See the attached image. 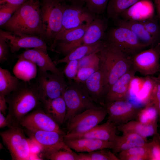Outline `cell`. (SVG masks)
Listing matches in <instances>:
<instances>
[{"mask_svg": "<svg viewBox=\"0 0 160 160\" xmlns=\"http://www.w3.org/2000/svg\"><path fill=\"white\" fill-rule=\"evenodd\" d=\"M145 146L148 160H160V141L158 135L154 136L152 140L147 142Z\"/></svg>", "mask_w": 160, "mask_h": 160, "instance_id": "74e56055", "label": "cell"}, {"mask_svg": "<svg viewBox=\"0 0 160 160\" xmlns=\"http://www.w3.org/2000/svg\"><path fill=\"white\" fill-rule=\"evenodd\" d=\"M41 4L38 0H30L21 6L1 27L8 31L35 35L43 39Z\"/></svg>", "mask_w": 160, "mask_h": 160, "instance_id": "7a4b0ae2", "label": "cell"}, {"mask_svg": "<svg viewBox=\"0 0 160 160\" xmlns=\"http://www.w3.org/2000/svg\"><path fill=\"white\" fill-rule=\"evenodd\" d=\"M154 14V7L150 0H143L121 13L119 19L140 22L153 18Z\"/></svg>", "mask_w": 160, "mask_h": 160, "instance_id": "44dd1931", "label": "cell"}, {"mask_svg": "<svg viewBox=\"0 0 160 160\" xmlns=\"http://www.w3.org/2000/svg\"><path fill=\"white\" fill-rule=\"evenodd\" d=\"M90 23L84 24L66 30L57 36L52 42L51 49L65 56L82 45V39Z\"/></svg>", "mask_w": 160, "mask_h": 160, "instance_id": "7c38bea8", "label": "cell"}, {"mask_svg": "<svg viewBox=\"0 0 160 160\" xmlns=\"http://www.w3.org/2000/svg\"><path fill=\"white\" fill-rule=\"evenodd\" d=\"M159 119L158 111L153 104L150 103L140 108L136 120L145 124L157 123Z\"/></svg>", "mask_w": 160, "mask_h": 160, "instance_id": "d6a6232c", "label": "cell"}, {"mask_svg": "<svg viewBox=\"0 0 160 160\" xmlns=\"http://www.w3.org/2000/svg\"><path fill=\"white\" fill-rule=\"evenodd\" d=\"M20 6L8 3L0 5V26H1L9 20Z\"/></svg>", "mask_w": 160, "mask_h": 160, "instance_id": "ab89813d", "label": "cell"}, {"mask_svg": "<svg viewBox=\"0 0 160 160\" xmlns=\"http://www.w3.org/2000/svg\"><path fill=\"white\" fill-rule=\"evenodd\" d=\"M143 0H109L106 10L108 17L117 20L120 14L137 3Z\"/></svg>", "mask_w": 160, "mask_h": 160, "instance_id": "1f68e13d", "label": "cell"}, {"mask_svg": "<svg viewBox=\"0 0 160 160\" xmlns=\"http://www.w3.org/2000/svg\"><path fill=\"white\" fill-rule=\"evenodd\" d=\"M78 3L96 15H100L106 10L109 0H78Z\"/></svg>", "mask_w": 160, "mask_h": 160, "instance_id": "d590c367", "label": "cell"}, {"mask_svg": "<svg viewBox=\"0 0 160 160\" xmlns=\"http://www.w3.org/2000/svg\"><path fill=\"white\" fill-rule=\"evenodd\" d=\"M80 84L94 102L104 107L105 98L109 88L101 69L99 68L87 80Z\"/></svg>", "mask_w": 160, "mask_h": 160, "instance_id": "e0dca14e", "label": "cell"}, {"mask_svg": "<svg viewBox=\"0 0 160 160\" xmlns=\"http://www.w3.org/2000/svg\"><path fill=\"white\" fill-rule=\"evenodd\" d=\"M105 44V41L102 40L93 44L81 45L63 58L55 61L54 63L55 64L61 63H67L72 60H79L88 55L98 52L102 49Z\"/></svg>", "mask_w": 160, "mask_h": 160, "instance_id": "83f0119b", "label": "cell"}, {"mask_svg": "<svg viewBox=\"0 0 160 160\" xmlns=\"http://www.w3.org/2000/svg\"><path fill=\"white\" fill-rule=\"evenodd\" d=\"M21 127L20 125H12L0 133L13 160H28L30 157V143Z\"/></svg>", "mask_w": 160, "mask_h": 160, "instance_id": "8992f818", "label": "cell"}, {"mask_svg": "<svg viewBox=\"0 0 160 160\" xmlns=\"http://www.w3.org/2000/svg\"><path fill=\"white\" fill-rule=\"evenodd\" d=\"M157 83V78L153 76L142 77L135 95L142 103L147 104L151 102Z\"/></svg>", "mask_w": 160, "mask_h": 160, "instance_id": "f546056e", "label": "cell"}, {"mask_svg": "<svg viewBox=\"0 0 160 160\" xmlns=\"http://www.w3.org/2000/svg\"><path fill=\"white\" fill-rule=\"evenodd\" d=\"M30 0H10L7 2L14 5L21 6Z\"/></svg>", "mask_w": 160, "mask_h": 160, "instance_id": "c3c4849f", "label": "cell"}, {"mask_svg": "<svg viewBox=\"0 0 160 160\" xmlns=\"http://www.w3.org/2000/svg\"><path fill=\"white\" fill-rule=\"evenodd\" d=\"M6 96L0 95V112L5 114L6 111L8 109Z\"/></svg>", "mask_w": 160, "mask_h": 160, "instance_id": "bcb514c9", "label": "cell"}, {"mask_svg": "<svg viewBox=\"0 0 160 160\" xmlns=\"http://www.w3.org/2000/svg\"><path fill=\"white\" fill-rule=\"evenodd\" d=\"M63 5L62 28L56 37L66 30L90 23L97 17L96 15L80 4H63Z\"/></svg>", "mask_w": 160, "mask_h": 160, "instance_id": "8fae6325", "label": "cell"}, {"mask_svg": "<svg viewBox=\"0 0 160 160\" xmlns=\"http://www.w3.org/2000/svg\"><path fill=\"white\" fill-rule=\"evenodd\" d=\"M136 73L132 68L111 87L105 98L104 106L108 103L127 100L130 84Z\"/></svg>", "mask_w": 160, "mask_h": 160, "instance_id": "ffe728a7", "label": "cell"}, {"mask_svg": "<svg viewBox=\"0 0 160 160\" xmlns=\"http://www.w3.org/2000/svg\"><path fill=\"white\" fill-rule=\"evenodd\" d=\"M10 126V123L7 118L4 116L2 113L0 112V128L7 127H9Z\"/></svg>", "mask_w": 160, "mask_h": 160, "instance_id": "7dc6e473", "label": "cell"}, {"mask_svg": "<svg viewBox=\"0 0 160 160\" xmlns=\"http://www.w3.org/2000/svg\"><path fill=\"white\" fill-rule=\"evenodd\" d=\"M10 48L5 37L0 34V62L7 61L8 59Z\"/></svg>", "mask_w": 160, "mask_h": 160, "instance_id": "7bdbcfd3", "label": "cell"}, {"mask_svg": "<svg viewBox=\"0 0 160 160\" xmlns=\"http://www.w3.org/2000/svg\"><path fill=\"white\" fill-rule=\"evenodd\" d=\"M107 27L105 20L97 17L87 29L82 39V45L93 44L103 40Z\"/></svg>", "mask_w": 160, "mask_h": 160, "instance_id": "d4e9b609", "label": "cell"}, {"mask_svg": "<svg viewBox=\"0 0 160 160\" xmlns=\"http://www.w3.org/2000/svg\"><path fill=\"white\" fill-rule=\"evenodd\" d=\"M79 60L70 61L64 68L63 72L68 80H73L77 74L78 70Z\"/></svg>", "mask_w": 160, "mask_h": 160, "instance_id": "b9f144b4", "label": "cell"}, {"mask_svg": "<svg viewBox=\"0 0 160 160\" xmlns=\"http://www.w3.org/2000/svg\"><path fill=\"white\" fill-rule=\"evenodd\" d=\"M68 84L63 95L67 107L64 122L87 110L104 107L92 100L81 84L73 80H68Z\"/></svg>", "mask_w": 160, "mask_h": 160, "instance_id": "277c9868", "label": "cell"}, {"mask_svg": "<svg viewBox=\"0 0 160 160\" xmlns=\"http://www.w3.org/2000/svg\"><path fill=\"white\" fill-rule=\"evenodd\" d=\"M41 103L63 96L68 86L64 77L38 69L36 77Z\"/></svg>", "mask_w": 160, "mask_h": 160, "instance_id": "30bf717a", "label": "cell"}, {"mask_svg": "<svg viewBox=\"0 0 160 160\" xmlns=\"http://www.w3.org/2000/svg\"><path fill=\"white\" fill-rule=\"evenodd\" d=\"M157 123L151 124H145L134 120L124 124L117 126L118 130L122 133L132 132L143 137L146 138L159 135Z\"/></svg>", "mask_w": 160, "mask_h": 160, "instance_id": "484cf974", "label": "cell"}, {"mask_svg": "<svg viewBox=\"0 0 160 160\" xmlns=\"http://www.w3.org/2000/svg\"><path fill=\"white\" fill-rule=\"evenodd\" d=\"M71 2V4H79L78 0H65Z\"/></svg>", "mask_w": 160, "mask_h": 160, "instance_id": "f907efd6", "label": "cell"}, {"mask_svg": "<svg viewBox=\"0 0 160 160\" xmlns=\"http://www.w3.org/2000/svg\"><path fill=\"white\" fill-rule=\"evenodd\" d=\"M150 103H152L156 108L158 113L159 120H160V82L157 78L156 84Z\"/></svg>", "mask_w": 160, "mask_h": 160, "instance_id": "ee69618b", "label": "cell"}, {"mask_svg": "<svg viewBox=\"0 0 160 160\" xmlns=\"http://www.w3.org/2000/svg\"><path fill=\"white\" fill-rule=\"evenodd\" d=\"M121 136L117 135L113 141L111 148L116 154L132 148L144 146L147 142V138L132 132H124Z\"/></svg>", "mask_w": 160, "mask_h": 160, "instance_id": "603a6c76", "label": "cell"}, {"mask_svg": "<svg viewBox=\"0 0 160 160\" xmlns=\"http://www.w3.org/2000/svg\"><path fill=\"white\" fill-rule=\"evenodd\" d=\"M7 69L0 67V95L6 96L15 90L20 81Z\"/></svg>", "mask_w": 160, "mask_h": 160, "instance_id": "4dcf8cb0", "label": "cell"}, {"mask_svg": "<svg viewBox=\"0 0 160 160\" xmlns=\"http://www.w3.org/2000/svg\"><path fill=\"white\" fill-rule=\"evenodd\" d=\"M0 34L6 38L12 53L18 52L22 48H37L47 52L48 47L45 41L39 36L1 29Z\"/></svg>", "mask_w": 160, "mask_h": 160, "instance_id": "2e32d148", "label": "cell"}, {"mask_svg": "<svg viewBox=\"0 0 160 160\" xmlns=\"http://www.w3.org/2000/svg\"><path fill=\"white\" fill-rule=\"evenodd\" d=\"M120 160H148L145 145L131 148L119 153Z\"/></svg>", "mask_w": 160, "mask_h": 160, "instance_id": "e575fe53", "label": "cell"}, {"mask_svg": "<svg viewBox=\"0 0 160 160\" xmlns=\"http://www.w3.org/2000/svg\"><path fill=\"white\" fill-rule=\"evenodd\" d=\"M97 54L99 68L105 75L109 89L120 77L132 68L130 56L106 42Z\"/></svg>", "mask_w": 160, "mask_h": 160, "instance_id": "3957f363", "label": "cell"}, {"mask_svg": "<svg viewBox=\"0 0 160 160\" xmlns=\"http://www.w3.org/2000/svg\"><path fill=\"white\" fill-rule=\"evenodd\" d=\"M16 58L29 60L35 63L40 70L49 71L51 73L64 77L63 72L56 67L47 52L42 49L37 48L28 49L17 55Z\"/></svg>", "mask_w": 160, "mask_h": 160, "instance_id": "ac0fdd59", "label": "cell"}, {"mask_svg": "<svg viewBox=\"0 0 160 160\" xmlns=\"http://www.w3.org/2000/svg\"><path fill=\"white\" fill-rule=\"evenodd\" d=\"M159 121L160 122V120ZM158 137L159 138V139L160 141V133L159 134V135H158Z\"/></svg>", "mask_w": 160, "mask_h": 160, "instance_id": "db71d44e", "label": "cell"}, {"mask_svg": "<svg viewBox=\"0 0 160 160\" xmlns=\"http://www.w3.org/2000/svg\"><path fill=\"white\" fill-rule=\"evenodd\" d=\"M105 108L87 110L76 115L67 122L66 134H78L85 132L98 125L105 118Z\"/></svg>", "mask_w": 160, "mask_h": 160, "instance_id": "ba28073f", "label": "cell"}, {"mask_svg": "<svg viewBox=\"0 0 160 160\" xmlns=\"http://www.w3.org/2000/svg\"><path fill=\"white\" fill-rule=\"evenodd\" d=\"M160 121V120H159Z\"/></svg>", "mask_w": 160, "mask_h": 160, "instance_id": "11a10c76", "label": "cell"}, {"mask_svg": "<svg viewBox=\"0 0 160 160\" xmlns=\"http://www.w3.org/2000/svg\"><path fill=\"white\" fill-rule=\"evenodd\" d=\"M19 125L30 131H53L65 133L58 124L44 110L36 109L29 113L19 122Z\"/></svg>", "mask_w": 160, "mask_h": 160, "instance_id": "9a60e30c", "label": "cell"}, {"mask_svg": "<svg viewBox=\"0 0 160 160\" xmlns=\"http://www.w3.org/2000/svg\"><path fill=\"white\" fill-rule=\"evenodd\" d=\"M10 0H0V5L7 2Z\"/></svg>", "mask_w": 160, "mask_h": 160, "instance_id": "816d5d0a", "label": "cell"}, {"mask_svg": "<svg viewBox=\"0 0 160 160\" xmlns=\"http://www.w3.org/2000/svg\"><path fill=\"white\" fill-rule=\"evenodd\" d=\"M157 43L160 39V25L154 17L140 21Z\"/></svg>", "mask_w": 160, "mask_h": 160, "instance_id": "60d3db41", "label": "cell"}, {"mask_svg": "<svg viewBox=\"0 0 160 160\" xmlns=\"http://www.w3.org/2000/svg\"><path fill=\"white\" fill-rule=\"evenodd\" d=\"M36 65L28 60L18 59L13 68L15 76L21 81H27L36 77L38 73Z\"/></svg>", "mask_w": 160, "mask_h": 160, "instance_id": "f1b7e54d", "label": "cell"}, {"mask_svg": "<svg viewBox=\"0 0 160 160\" xmlns=\"http://www.w3.org/2000/svg\"><path fill=\"white\" fill-rule=\"evenodd\" d=\"M41 104L45 112L58 124H61L64 122L67 107L63 96L44 100Z\"/></svg>", "mask_w": 160, "mask_h": 160, "instance_id": "cb8c5ba5", "label": "cell"}, {"mask_svg": "<svg viewBox=\"0 0 160 160\" xmlns=\"http://www.w3.org/2000/svg\"><path fill=\"white\" fill-rule=\"evenodd\" d=\"M26 130L31 138L38 144L46 157L68 147L65 143V133L53 131Z\"/></svg>", "mask_w": 160, "mask_h": 160, "instance_id": "4fadbf2b", "label": "cell"}, {"mask_svg": "<svg viewBox=\"0 0 160 160\" xmlns=\"http://www.w3.org/2000/svg\"><path fill=\"white\" fill-rule=\"evenodd\" d=\"M43 39L52 42L62 26L63 4L57 0H43L41 4Z\"/></svg>", "mask_w": 160, "mask_h": 160, "instance_id": "5b68a950", "label": "cell"}, {"mask_svg": "<svg viewBox=\"0 0 160 160\" xmlns=\"http://www.w3.org/2000/svg\"><path fill=\"white\" fill-rule=\"evenodd\" d=\"M78 154L73 151L69 147L60 150L46 157L51 160H77Z\"/></svg>", "mask_w": 160, "mask_h": 160, "instance_id": "f35d334b", "label": "cell"}, {"mask_svg": "<svg viewBox=\"0 0 160 160\" xmlns=\"http://www.w3.org/2000/svg\"><path fill=\"white\" fill-rule=\"evenodd\" d=\"M108 149H103L86 153H79L77 160H120Z\"/></svg>", "mask_w": 160, "mask_h": 160, "instance_id": "836d02e7", "label": "cell"}, {"mask_svg": "<svg viewBox=\"0 0 160 160\" xmlns=\"http://www.w3.org/2000/svg\"><path fill=\"white\" fill-rule=\"evenodd\" d=\"M104 107L108 115V120L117 126L136 120L140 108L128 100L108 103Z\"/></svg>", "mask_w": 160, "mask_h": 160, "instance_id": "5bb4252c", "label": "cell"}, {"mask_svg": "<svg viewBox=\"0 0 160 160\" xmlns=\"http://www.w3.org/2000/svg\"><path fill=\"white\" fill-rule=\"evenodd\" d=\"M117 126L108 120L104 124L98 125L84 133L78 134H66L64 139L90 138L113 142L117 136Z\"/></svg>", "mask_w": 160, "mask_h": 160, "instance_id": "d6986e66", "label": "cell"}, {"mask_svg": "<svg viewBox=\"0 0 160 160\" xmlns=\"http://www.w3.org/2000/svg\"><path fill=\"white\" fill-rule=\"evenodd\" d=\"M6 98L8 105L6 117L11 126L19 125L22 119L42 105L36 82L21 81L17 89L6 96Z\"/></svg>", "mask_w": 160, "mask_h": 160, "instance_id": "6da1fadb", "label": "cell"}, {"mask_svg": "<svg viewBox=\"0 0 160 160\" xmlns=\"http://www.w3.org/2000/svg\"><path fill=\"white\" fill-rule=\"evenodd\" d=\"M157 12V16L160 23V0H154Z\"/></svg>", "mask_w": 160, "mask_h": 160, "instance_id": "681fc988", "label": "cell"}, {"mask_svg": "<svg viewBox=\"0 0 160 160\" xmlns=\"http://www.w3.org/2000/svg\"><path fill=\"white\" fill-rule=\"evenodd\" d=\"M97 53L89 55L79 60L78 70L82 67L90 65L98 60L99 57Z\"/></svg>", "mask_w": 160, "mask_h": 160, "instance_id": "f6af8a7d", "label": "cell"}, {"mask_svg": "<svg viewBox=\"0 0 160 160\" xmlns=\"http://www.w3.org/2000/svg\"><path fill=\"white\" fill-rule=\"evenodd\" d=\"M105 41L130 57L146 48L132 31L120 26L109 31Z\"/></svg>", "mask_w": 160, "mask_h": 160, "instance_id": "52a82bcc", "label": "cell"}, {"mask_svg": "<svg viewBox=\"0 0 160 160\" xmlns=\"http://www.w3.org/2000/svg\"><path fill=\"white\" fill-rule=\"evenodd\" d=\"M158 80V81H159V82H160V74H159V75L158 76L156 77Z\"/></svg>", "mask_w": 160, "mask_h": 160, "instance_id": "f5cc1de1", "label": "cell"}, {"mask_svg": "<svg viewBox=\"0 0 160 160\" xmlns=\"http://www.w3.org/2000/svg\"><path fill=\"white\" fill-rule=\"evenodd\" d=\"M132 68L144 76H152L160 71V43L131 57Z\"/></svg>", "mask_w": 160, "mask_h": 160, "instance_id": "9c48e42d", "label": "cell"}, {"mask_svg": "<svg viewBox=\"0 0 160 160\" xmlns=\"http://www.w3.org/2000/svg\"><path fill=\"white\" fill-rule=\"evenodd\" d=\"M64 141L71 149L81 153H89L105 148L111 149L113 145V142L87 138L64 139Z\"/></svg>", "mask_w": 160, "mask_h": 160, "instance_id": "7402d4cb", "label": "cell"}, {"mask_svg": "<svg viewBox=\"0 0 160 160\" xmlns=\"http://www.w3.org/2000/svg\"><path fill=\"white\" fill-rule=\"evenodd\" d=\"M117 20L118 26L125 27L130 29L146 48L154 46L158 43L147 31L141 22L125 20L120 19Z\"/></svg>", "mask_w": 160, "mask_h": 160, "instance_id": "4316f807", "label": "cell"}, {"mask_svg": "<svg viewBox=\"0 0 160 160\" xmlns=\"http://www.w3.org/2000/svg\"><path fill=\"white\" fill-rule=\"evenodd\" d=\"M99 68V59L92 64L79 69L76 76L73 80L78 83H82L97 71Z\"/></svg>", "mask_w": 160, "mask_h": 160, "instance_id": "8d00e7d4", "label": "cell"}]
</instances>
